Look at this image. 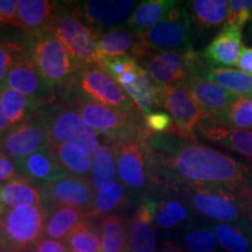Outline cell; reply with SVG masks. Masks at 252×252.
Instances as JSON below:
<instances>
[{
  "mask_svg": "<svg viewBox=\"0 0 252 252\" xmlns=\"http://www.w3.org/2000/svg\"><path fill=\"white\" fill-rule=\"evenodd\" d=\"M146 152L151 180L154 175L156 178L160 175L173 185L178 182L217 186L239 191L252 190V176L248 167L212 147L189 144L180 146L168 157L147 149Z\"/></svg>",
  "mask_w": 252,
  "mask_h": 252,
  "instance_id": "6da1fadb",
  "label": "cell"
},
{
  "mask_svg": "<svg viewBox=\"0 0 252 252\" xmlns=\"http://www.w3.org/2000/svg\"><path fill=\"white\" fill-rule=\"evenodd\" d=\"M28 54L41 77L64 102L76 88L81 65L52 32L26 35Z\"/></svg>",
  "mask_w": 252,
  "mask_h": 252,
  "instance_id": "7a4b0ae2",
  "label": "cell"
},
{
  "mask_svg": "<svg viewBox=\"0 0 252 252\" xmlns=\"http://www.w3.org/2000/svg\"><path fill=\"white\" fill-rule=\"evenodd\" d=\"M75 111L78 112L88 126L109 143L123 140H144L149 130L145 127L140 113H128L122 110L109 108L89 97L84 96L77 89L64 100Z\"/></svg>",
  "mask_w": 252,
  "mask_h": 252,
  "instance_id": "3957f363",
  "label": "cell"
},
{
  "mask_svg": "<svg viewBox=\"0 0 252 252\" xmlns=\"http://www.w3.org/2000/svg\"><path fill=\"white\" fill-rule=\"evenodd\" d=\"M49 32L61 41L81 68L102 64L97 48L99 32L84 21L76 2H59Z\"/></svg>",
  "mask_w": 252,
  "mask_h": 252,
  "instance_id": "277c9868",
  "label": "cell"
},
{
  "mask_svg": "<svg viewBox=\"0 0 252 252\" xmlns=\"http://www.w3.org/2000/svg\"><path fill=\"white\" fill-rule=\"evenodd\" d=\"M35 116L45 127L48 144H75L88 154H94L99 146L98 133L88 126L68 103L49 104L37 110Z\"/></svg>",
  "mask_w": 252,
  "mask_h": 252,
  "instance_id": "5b68a950",
  "label": "cell"
},
{
  "mask_svg": "<svg viewBox=\"0 0 252 252\" xmlns=\"http://www.w3.org/2000/svg\"><path fill=\"white\" fill-rule=\"evenodd\" d=\"M49 209L46 204L25 208L0 207V250L25 251L45 236Z\"/></svg>",
  "mask_w": 252,
  "mask_h": 252,
  "instance_id": "8992f818",
  "label": "cell"
},
{
  "mask_svg": "<svg viewBox=\"0 0 252 252\" xmlns=\"http://www.w3.org/2000/svg\"><path fill=\"white\" fill-rule=\"evenodd\" d=\"M138 63L160 87L185 82L190 75L201 74L206 67L201 55L193 48L152 50Z\"/></svg>",
  "mask_w": 252,
  "mask_h": 252,
  "instance_id": "52a82bcc",
  "label": "cell"
},
{
  "mask_svg": "<svg viewBox=\"0 0 252 252\" xmlns=\"http://www.w3.org/2000/svg\"><path fill=\"white\" fill-rule=\"evenodd\" d=\"M75 89L94 102L109 108L118 109L128 113L140 112L130 96L103 67V64H90L82 67L78 72Z\"/></svg>",
  "mask_w": 252,
  "mask_h": 252,
  "instance_id": "ba28073f",
  "label": "cell"
},
{
  "mask_svg": "<svg viewBox=\"0 0 252 252\" xmlns=\"http://www.w3.org/2000/svg\"><path fill=\"white\" fill-rule=\"evenodd\" d=\"M152 50H186L191 47V18L184 5L178 2L159 23L138 34Z\"/></svg>",
  "mask_w": 252,
  "mask_h": 252,
  "instance_id": "9c48e42d",
  "label": "cell"
},
{
  "mask_svg": "<svg viewBox=\"0 0 252 252\" xmlns=\"http://www.w3.org/2000/svg\"><path fill=\"white\" fill-rule=\"evenodd\" d=\"M159 104L174 122L173 134L184 141L193 143L195 130L203 121V116L184 82L161 87Z\"/></svg>",
  "mask_w": 252,
  "mask_h": 252,
  "instance_id": "30bf717a",
  "label": "cell"
},
{
  "mask_svg": "<svg viewBox=\"0 0 252 252\" xmlns=\"http://www.w3.org/2000/svg\"><path fill=\"white\" fill-rule=\"evenodd\" d=\"M40 189L49 210L64 206L89 210L96 196L90 179L65 174L41 185Z\"/></svg>",
  "mask_w": 252,
  "mask_h": 252,
  "instance_id": "8fae6325",
  "label": "cell"
},
{
  "mask_svg": "<svg viewBox=\"0 0 252 252\" xmlns=\"http://www.w3.org/2000/svg\"><path fill=\"white\" fill-rule=\"evenodd\" d=\"M5 86L26 96L35 111L49 104L60 102L56 91L41 77L30 54L24 56L9 70Z\"/></svg>",
  "mask_w": 252,
  "mask_h": 252,
  "instance_id": "7c38bea8",
  "label": "cell"
},
{
  "mask_svg": "<svg viewBox=\"0 0 252 252\" xmlns=\"http://www.w3.org/2000/svg\"><path fill=\"white\" fill-rule=\"evenodd\" d=\"M115 152L116 167L121 181L132 190H141L151 180L149 158L144 144L139 140L110 143Z\"/></svg>",
  "mask_w": 252,
  "mask_h": 252,
  "instance_id": "4fadbf2b",
  "label": "cell"
},
{
  "mask_svg": "<svg viewBox=\"0 0 252 252\" xmlns=\"http://www.w3.org/2000/svg\"><path fill=\"white\" fill-rule=\"evenodd\" d=\"M47 149V132L35 115L21 124L12 126L0 138V152L15 161Z\"/></svg>",
  "mask_w": 252,
  "mask_h": 252,
  "instance_id": "5bb4252c",
  "label": "cell"
},
{
  "mask_svg": "<svg viewBox=\"0 0 252 252\" xmlns=\"http://www.w3.org/2000/svg\"><path fill=\"white\" fill-rule=\"evenodd\" d=\"M184 83L201 110L203 119L208 121L220 119L228 110L230 104L238 97L237 94L229 93L214 82L207 80L201 74L190 75Z\"/></svg>",
  "mask_w": 252,
  "mask_h": 252,
  "instance_id": "9a60e30c",
  "label": "cell"
},
{
  "mask_svg": "<svg viewBox=\"0 0 252 252\" xmlns=\"http://www.w3.org/2000/svg\"><path fill=\"white\" fill-rule=\"evenodd\" d=\"M76 5L90 26L109 30L128 23L138 6L133 0H88Z\"/></svg>",
  "mask_w": 252,
  "mask_h": 252,
  "instance_id": "2e32d148",
  "label": "cell"
},
{
  "mask_svg": "<svg viewBox=\"0 0 252 252\" xmlns=\"http://www.w3.org/2000/svg\"><path fill=\"white\" fill-rule=\"evenodd\" d=\"M97 48L102 61L103 59L121 56H131L139 61L152 52L137 33L127 28H116L99 33Z\"/></svg>",
  "mask_w": 252,
  "mask_h": 252,
  "instance_id": "e0dca14e",
  "label": "cell"
},
{
  "mask_svg": "<svg viewBox=\"0 0 252 252\" xmlns=\"http://www.w3.org/2000/svg\"><path fill=\"white\" fill-rule=\"evenodd\" d=\"M157 202L144 197L128 223L127 244L132 252H156L157 242L153 230Z\"/></svg>",
  "mask_w": 252,
  "mask_h": 252,
  "instance_id": "ac0fdd59",
  "label": "cell"
},
{
  "mask_svg": "<svg viewBox=\"0 0 252 252\" xmlns=\"http://www.w3.org/2000/svg\"><path fill=\"white\" fill-rule=\"evenodd\" d=\"M242 49V28L225 26L200 55L210 67H230L237 64Z\"/></svg>",
  "mask_w": 252,
  "mask_h": 252,
  "instance_id": "d6986e66",
  "label": "cell"
},
{
  "mask_svg": "<svg viewBox=\"0 0 252 252\" xmlns=\"http://www.w3.org/2000/svg\"><path fill=\"white\" fill-rule=\"evenodd\" d=\"M197 131L204 139L220 145L231 152L238 153L252 163V131L226 127L214 121L203 119Z\"/></svg>",
  "mask_w": 252,
  "mask_h": 252,
  "instance_id": "ffe728a7",
  "label": "cell"
},
{
  "mask_svg": "<svg viewBox=\"0 0 252 252\" xmlns=\"http://www.w3.org/2000/svg\"><path fill=\"white\" fill-rule=\"evenodd\" d=\"M59 1L20 0L18 4L19 28L26 35L49 32L58 12Z\"/></svg>",
  "mask_w": 252,
  "mask_h": 252,
  "instance_id": "44dd1931",
  "label": "cell"
},
{
  "mask_svg": "<svg viewBox=\"0 0 252 252\" xmlns=\"http://www.w3.org/2000/svg\"><path fill=\"white\" fill-rule=\"evenodd\" d=\"M48 152L63 174L90 179V156L75 144H48Z\"/></svg>",
  "mask_w": 252,
  "mask_h": 252,
  "instance_id": "7402d4cb",
  "label": "cell"
},
{
  "mask_svg": "<svg viewBox=\"0 0 252 252\" xmlns=\"http://www.w3.org/2000/svg\"><path fill=\"white\" fill-rule=\"evenodd\" d=\"M45 204L40 186L20 175L0 188V207L15 209Z\"/></svg>",
  "mask_w": 252,
  "mask_h": 252,
  "instance_id": "603a6c76",
  "label": "cell"
},
{
  "mask_svg": "<svg viewBox=\"0 0 252 252\" xmlns=\"http://www.w3.org/2000/svg\"><path fill=\"white\" fill-rule=\"evenodd\" d=\"M15 163L18 172H20L21 175L39 186L64 175L49 154L48 149L17 160Z\"/></svg>",
  "mask_w": 252,
  "mask_h": 252,
  "instance_id": "cb8c5ba5",
  "label": "cell"
},
{
  "mask_svg": "<svg viewBox=\"0 0 252 252\" xmlns=\"http://www.w3.org/2000/svg\"><path fill=\"white\" fill-rule=\"evenodd\" d=\"M123 89L133 100L143 116L153 112L154 109L160 108L159 97L161 87L151 78L141 65L137 78L128 86L123 87Z\"/></svg>",
  "mask_w": 252,
  "mask_h": 252,
  "instance_id": "d4e9b609",
  "label": "cell"
},
{
  "mask_svg": "<svg viewBox=\"0 0 252 252\" xmlns=\"http://www.w3.org/2000/svg\"><path fill=\"white\" fill-rule=\"evenodd\" d=\"M201 75L237 96L252 97V76L241 70L206 65Z\"/></svg>",
  "mask_w": 252,
  "mask_h": 252,
  "instance_id": "484cf974",
  "label": "cell"
},
{
  "mask_svg": "<svg viewBox=\"0 0 252 252\" xmlns=\"http://www.w3.org/2000/svg\"><path fill=\"white\" fill-rule=\"evenodd\" d=\"M178 1L173 0H146L141 1L132 13L127 25L128 30L141 34L159 23Z\"/></svg>",
  "mask_w": 252,
  "mask_h": 252,
  "instance_id": "4316f807",
  "label": "cell"
},
{
  "mask_svg": "<svg viewBox=\"0 0 252 252\" xmlns=\"http://www.w3.org/2000/svg\"><path fill=\"white\" fill-rule=\"evenodd\" d=\"M52 214L48 216L43 237L52 239H63L70 234L71 230L82 220L88 219V210L75 207H58L49 210Z\"/></svg>",
  "mask_w": 252,
  "mask_h": 252,
  "instance_id": "83f0119b",
  "label": "cell"
},
{
  "mask_svg": "<svg viewBox=\"0 0 252 252\" xmlns=\"http://www.w3.org/2000/svg\"><path fill=\"white\" fill-rule=\"evenodd\" d=\"M116 159L112 145L104 140L93 154V165H91L90 181L94 191L103 190L116 179Z\"/></svg>",
  "mask_w": 252,
  "mask_h": 252,
  "instance_id": "f1b7e54d",
  "label": "cell"
},
{
  "mask_svg": "<svg viewBox=\"0 0 252 252\" xmlns=\"http://www.w3.org/2000/svg\"><path fill=\"white\" fill-rule=\"evenodd\" d=\"M84 220L71 230L64 239L69 252H102V239L98 222Z\"/></svg>",
  "mask_w": 252,
  "mask_h": 252,
  "instance_id": "f546056e",
  "label": "cell"
},
{
  "mask_svg": "<svg viewBox=\"0 0 252 252\" xmlns=\"http://www.w3.org/2000/svg\"><path fill=\"white\" fill-rule=\"evenodd\" d=\"M187 4L191 21L203 30L220 26L228 17L229 1L226 0H194Z\"/></svg>",
  "mask_w": 252,
  "mask_h": 252,
  "instance_id": "4dcf8cb0",
  "label": "cell"
},
{
  "mask_svg": "<svg viewBox=\"0 0 252 252\" xmlns=\"http://www.w3.org/2000/svg\"><path fill=\"white\" fill-rule=\"evenodd\" d=\"M217 243L228 252H252V229L230 223H215Z\"/></svg>",
  "mask_w": 252,
  "mask_h": 252,
  "instance_id": "1f68e13d",
  "label": "cell"
},
{
  "mask_svg": "<svg viewBox=\"0 0 252 252\" xmlns=\"http://www.w3.org/2000/svg\"><path fill=\"white\" fill-rule=\"evenodd\" d=\"M98 226L102 239V252H126V220L122 216L111 215L100 217Z\"/></svg>",
  "mask_w": 252,
  "mask_h": 252,
  "instance_id": "d6a6232c",
  "label": "cell"
},
{
  "mask_svg": "<svg viewBox=\"0 0 252 252\" xmlns=\"http://www.w3.org/2000/svg\"><path fill=\"white\" fill-rule=\"evenodd\" d=\"M127 202V194H126L124 185L121 182H112L103 190L96 193L94 203L88 210V219L99 220L100 217L111 215L112 212L121 209Z\"/></svg>",
  "mask_w": 252,
  "mask_h": 252,
  "instance_id": "836d02e7",
  "label": "cell"
},
{
  "mask_svg": "<svg viewBox=\"0 0 252 252\" xmlns=\"http://www.w3.org/2000/svg\"><path fill=\"white\" fill-rule=\"evenodd\" d=\"M0 103L5 117L11 126L28 121L36 112L26 96L6 86L2 87L0 91Z\"/></svg>",
  "mask_w": 252,
  "mask_h": 252,
  "instance_id": "e575fe53",
  "label": "cell"
},
{
  "mask_svg": "<svg viewBox=\"0 0 252 252\" xmlns=\"http://www.w3.org/2000/svg\"><path fill=\"white\" fill-rule=\"evenodd\" d=\"M226 127L249 130L252 128V97L238 96L217 121Z\"/></svg>",
  "mask_w": 252,
  "mask_h": 252,
  "instance_id": "d590c367",
  "label": "cell"
},
{
  "mask_svg": "<svg viewBox=\"0 0 252 252\" xmlns=\"http://www.w3.org/2000/svg\"><path fill=\"white\" fill-rule=\"evenodd\" d=\"M26 55V36L24 40H0V86H5L9 70Z\"/></svg>",
  "mask_w": 252,
  "mask_h": 252,
  "instance_id": "8d00e7d4",
  "label": "cell"
},
{
  "mask_svg": "<svg viewBox=\"0 0 252 252\" xmlns=\"http://www.w3.org/2000/svg\"><path fill=\"white\" fill-rule=\"evenodd\" d=\"M188 217L187 208L176 200H163L157 202L156 222L161 229L168 230L185 222Z\"/></svg>",
  "mask_w": 252,
  "mask_h": 252,
  "instance_id": "74e56055",
  "label": "cell"
},
{
  "mask_svg": "<svg viewBox=\"0 0 252 252\" xmlns=\"http://www.w3.org/2000/svg\"><path fill=\"white\" fill-rule=\"evenodd\" d=\"M182 242L186 249L190 252H217L219 244L214 232L206 226L186 232Z\"/></svg>",
  "mask_w": 252,
  "mask_h": 252,
  "instance_id": "f35d334b",
  "label": "cell"
},
{
  "mask_svg": "<svg viewBox=\"0 0 252 252\" xmlns=\"http://www.w3.org/2000/svg\"><path fill=\"white\" fill-rule=\"evenodd\" d=\"M252 19L251 0H231L228 5V17L225 26L242 28Z\"/></svg>",
  "mask_w": 252,
  "mask_h": 252,
  "instance_id": "ab89813d",
  "label": "cell"
},
{
  "mask_svg": "<svg viewBox=\"0 0 252 252\" xmlns=\"http://www.w3.org/2000/svg\"><path fill=\"white\" fill-rule=\"evenodd\" d=\"M145 127L152 133H174V122L171 116L163 111H153L143 116Z\"/></svg>",
  "mask_w": 252,
  "mask_h": 252,
  "instance_id": "60d3db41",
  "label": "cell"
},
{
  "mask_svg": "<svg viewBox=\"0 0 252 252\" xmlns=\"http://www.w3.org/2000/svg\"><path fill=\"white\" fill-rule=\"evenodd\" d=\"M103 67L110 72V75L115 78L121 77L127 71L133 70L139 63L131 56H121V58H108L103 59Z\"/></svg>",
  "mask_w": 252,
  "mask_h": 252,
  "instance_id": "b9f144b4",
  "label": "cell"
},
{
  "mask_svg": "<svg viewBox=\"0 0 252 252\" xmlns=\"http://www.w3.org/2000/svg\"><path fill=\"white\" fill-rule=\"evenodd\" d=\"M17 0H0V25L19 27Z\"/></svg>",
  "mask_w": 252,
  "mask_h": 252,
  "instance_id": "7bdbcfd3",
  "label": "cell"
},
{
  "mask_svg": "<svg viewBox=\"0 0 252 252\" xmlns=\"http://www.w3.org/2000/svg\"><path fill=\"white\" fill-rule=\"evenodd\" d=\"M25 252H69V250L64 242L42 237Z\"/></svg>",
  "mask_w": 252,
  "mask_h": 252,
  "instance_id": "ee69618b",
  "label": "cell"
},
{
  "mask_svg": "<svg viewBox=\"0 0 252 252\" xmlns=\"http://www.w3.org/2000/svg\"><path fill=\"white\" fill-rule=\"evenodd\" d=\"M17 172L18 169L14 162L4 153L0 152V182L9 181L17 178Z\"/></svg>",
  "mask_w": 252,
  "mask_h": 252,
  "instance_id": "f6af8a7d",
  "label": "cell"
},
{
  "mask_svg": "<svg viewBox=\"0 0 252 252\" xmlns=\"http://www.w3.org/2000/svg\"><path fill=\"white\" fill-rule=\"evenodd\" d=\"M237 65L241 71L252 76V47H243L239 54Z\"/></svg>",
  "mask_w": 252,
  "mask_h": 252,
  "instance_id": "bcb514c9",
  "label": "cell"
},
{
  "mask_svg": "<svg viewBox=\"0 0 252 252\" xmlns=\"http://www.w3.org/2000/svg\"><path fill=\"white\" fill-rule=\"evenodd\" d=\"M11 127H12V126L8 123L7 119H6L5 115H4V111H2L1 103H0V135L2 137V135H4Z\"/></svg>",
  "mask_w": 252,
  "mask_h": 252,
  "instance_id": "7dc6e473",
  "label": "cell"
},
{
  "mask_svg": "<svg viewBox=\"0 0 252 252\" xmlns=\"http://www.w3.org/2000/svg\"><path fill=\"white\" fill-rule=\"evenodd\" d=\"M160 252H186L185 250H182L180 247L175 245L172 242H165L161 245V249H160Z\"/></svg>",
  "mask_w": 252,
  "mask_h": 252,
  "instance_id": "c3c4849f",
  "label": "cell"
},
{
  "mask_svg": "<svg viewBox=\"0 0 252 252\" xmlns=\"http://www.w3.org/2000/svg\"><path fill=\"white\" fill-rule=\"evenodd\" d=\"M0 252H25V251H12V250H0Z\"/></svg>",
  "mask_w": 252,
  "mask_h": 252,
  "instance_id": "681fc988",
  "label": "cell"
},
{
  "mask_svg": "<svg viewBox=\"0 0 252 252\" xmlns=\"http://www.w3.org/2000/svg\"><path fill=\"white\" fill-rule=\"evenodd\" d=\"M2 87H4V86H0V91H1V88H2Z\"/></svg>",
  "mask_w": 252,
  "mask_h": 252,
  "instance_id": "f907efd6",
  "label": "cell"
},
{
  "mask_svg": "<svg viewBox=\"0 0 252 252\" xmlns=\"http://www.w3.org/2000/svg\"><path fill=\"white\" fill-rule=\"evenodd\" d=\"M251 229H252V222H251Z\"/></svg>",
  "mask_w": 252,
  "mask_h": 252,
  "instance_id": "816d5d0a",
  "label": "cell"
},
{
  "mask_svg": "<svg viewBox=\"0 0 252 252\" xmlns=\"http://www.w3.org/2000/svg\"><path fill=\"white\" fill-rule=\"evenodd\" d=\"M0 188H1V186H0Z\"/></svg>",
  "mask_w": 252,
  "mask_h": 252,
  "instance_id": "f5cc1de1",
  "label": "cell"
}]
</instances>
